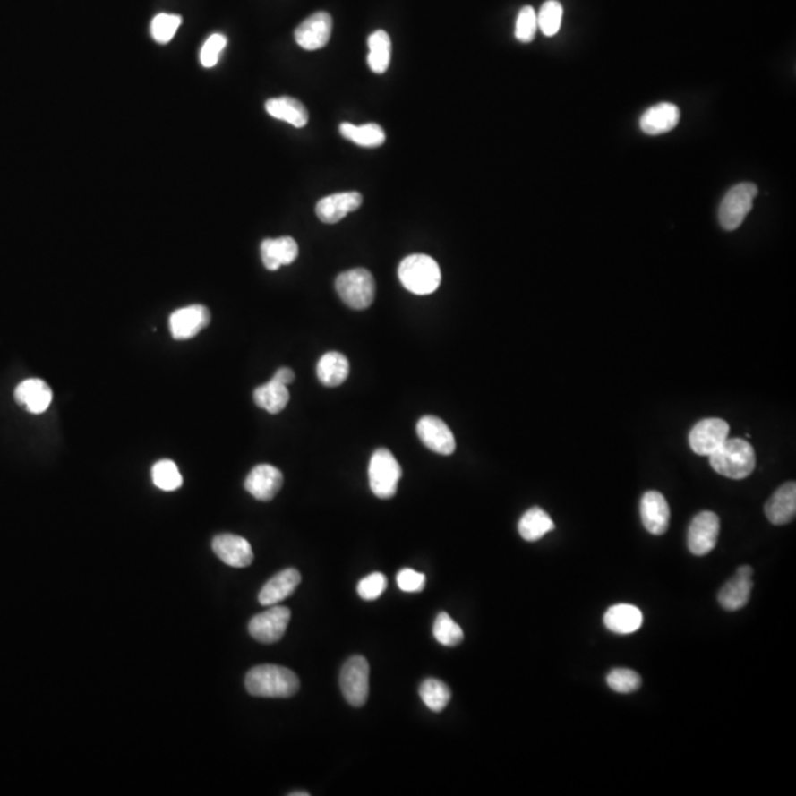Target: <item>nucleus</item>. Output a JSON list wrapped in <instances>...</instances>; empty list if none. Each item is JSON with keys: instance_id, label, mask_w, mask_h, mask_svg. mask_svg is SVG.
I'll list each match as a JSON object with an SVG mask.
<instances>
[{"instance_id": "1", "label": "nucleus", "mask_w": 796, "mask_h": 796, "mask_svg": "<svg viewBox=\"0 0 796 796\" xmlns=\"http://www.w3.org/2000/svg\"><path fill=\"white\" fill-rule=\"evenodd\" d=\"M245 688L252 697L291 698L300 690V680L288 668L260 665L246 674Z\"/></svg>"}, {"instance_id": "2", "label": "nucleus", "mask_w": 796, "mask_h": 796, "mask_svg": "<svg viewBox=\"0 0 796 796\" xmlns=\"http://www.w3.org/2000/svg\"><path fill=\"white\" fill-rule=\"evenodd\" d=\"M708 458L714 471L730 480L747 478L757 463L754 449L742 438H727Z\"/></svg>"}, {"instance_id": "3", "label": "nucleus", "mask_w": 796, "mask_h": 796, "mask_svg": "<svg viewBox=\"0 0 796 796\" xmlns=\"http://www.w3.org/2000/svg\"><path fill=\"white\" fill-rule=\"evenodd\" d=\"M398 278L403 287L416 295H430L441 284V270L432 257L413 254L398 266Z\"/></svg>"}, {"instance_id": "4", "label": "nucleus", "mask_w": 796, "mask_h": 796, "mask_svg": "<svg viewBox=\"0 0 796 796\" xmlns=\"http://www.w3.org/2000/svg\"><path fill=\"white\" fill-rule=\"evenodd\" d=\"M335 288L339 298L353 310L367 309L375 300V279L371 271L362 267L341 273L337 278Z\"/></svg>"}, {"instance_id": "5", "label": "nucleus", "mask_w": 796, "mask_h": 796, "mask_svg": "<svg viewBox=\"0 0 796 796\" xmlns=\"http://www.w3.org/2000/svg\"><path fill=\"white\" fill-rule=\"evenodd\" d=\"M401 478V467L391 451L378 449L372 455L369 463V484L371 490L380 499H391L396 496Z\"/></svg>"}, {"instance_id": "6", "label": "nucleus", "mask_w": 796, "mask_h": 796, "mask_svg": "<svg viewBox=\"0 0 796 796\" xmlns=\"http://www.w3.org/2000/svg\"><path fill=\"white\" fill-rule=\"evenodd\" d=\"M758 195V188L754 184L745 182L730 189L723 198L722 205L718 210L720 225L725 230H736L742 225L748 213L752 210L754 200Z\"/></svg>"}, {"instance_id": "7", "label": "nucleus", "mask_w": 796, "mask_h": 796, "mask_svg": "<svg viewBox=\"0 0 796 796\" xmlns=\"http://www.w3.org/2000/svg\"><path fill=\"white\" fill-rule=\"evenodd\" d=\"M369 663L363 656H353L342 667L339 686L347 702L355 708L366 704L369 697Z\"/></svg>"}, {"instance_id": "8", "label": "nucleus", "mask_w": 796, "mask_h": 796, "mask_svg": "<svg viewBox=\"0 0 796 796\" xmlns=\"http://www.w3.org/2000/svg\"><path fill=\"white\" fill-rule=\"evenodd\" d=\"M289 621H291V611L285 606H276L273 604L270 609H267L266 612L255 615L250 621V634L260 643L279 642L284 638L285 631L288 629Z\"/></svg>"}, {"instance_id": "9", "label": "nucleus", "mask_w": 796, "mask_h": 796, "mask_svg": "<svg viewBox=\"0 0 796 796\" xmlns=\"http://www.w3.org/2000/svg\"><path fill=\"white\" fill-rule=\"evenodd\" d=\"M720 535V518L714 512L698 513L689 526L688 546L693 555L705 556L717 546Z\"/></svg>"}, {"instance_id": "10", "label": "nucleus", "mask_w": 796, "mask_h": 796, "mask_svg": "<svg viewBox=\"0 0 796 796\" xmlns=\"http://www.w3.org/2000/svg\"><path fill=\"white\" fill-rule=\"evenodd\" d=\"M730 426L717 417L704 419L693 426L689 434V444L697 455L711 456L729 438Z\"/></svg>"}, {"instance_id": "11", "label": "nucleus", "mask_w": 796, "mask_h": 796, "mask_svg": "<svg viewBox=\"0 0 796 796\" xmlns=\"http://www.w3.org/2000/svg\"><path fill=\"white\" fill-rule=\"evenodd\" d=\"M211 321L210 310L204 305L193 304L184 309L175 310L171 314L168 325H170V332L173 338L177 341L184 339H191L195 335L200 334L201 330L207 328Z\"/></svg>"}, {"instance_id": "12", "label": "nucleus", "mask_w": 796, "mask_h": 796, "mask_svg": "<svg viewBox=\"0 0 796 796\" xmlns=\"http://www.w3.org/2000/svg\"><path fill=\"white\" fill-rule=\"evenodd\" d=\"M417 437L430 450L438 455L450 456L456 450L455 435L446 422L437 416H424L417 422Z\"/></svg>"}, {"instance_id": "13", "label": "nucleus", "mask_w": 796, "mask_h": 796, "mask_svg": "<svg viewBox=\"0 0 796 796\" xmlns=\"http://www.w3.org/2000/svg\"><path fill=\"white\" fill-rule=\"evenodd\" d=\"M213 551L221 562L234 568L250 567L254 552L248 540L235 534H220L213 540Z\"/></svg>"}, {"instance_id": "14", "label": "nucleus", "mask_w": 796, "mask_h": 796, "mask_svg": "<svg viewBox=\"0 0 796 796\" xmlns=\"http://www.w3.org/2000/svg\"><path fill=\"white\" fill-rule=\"evenodd\" d=\"M332 17L328 13H316L301 22L295 30V40L303 49L319 50L330 42Z\"/></svg>"}, {"instance_id": "15", "label": "nucleus", "mask_w": 796, "mask_h": 796, "mask_svg": "<svg viewBox=\"0 0 796 796\" xmlns=\"http://www.w3.org/2000/svg\"><path fill=\"white\" fill-rule=\"evenodd\" d=\"M752 576H754L752 568L749 565H743L739 568L733 578H730L723 586L722 590L718 593V602L725 611H738L748 603L750 592L754 587Z\"/></svg>"}, {"instance_id": "16", "label": "nucleus", "mask_w": 796, "mask_h": 796, "mask_svg": "<svg viewBox=\"0 0 796 796\" xmlns=\"http://www.w3.org/2000/svg\"><path fill=\"white\" fill-rule=\"evenodd\" d=\"M284 475L271 465H259L246 476L245 490L257 501H269L280 492Z\"/></svg>"}, {"instance_id": "17", "label": "nucleus", "mask_w": 796, "mask_h": 796, "mask_svg": "<svg viewBox=\"0 0 796 796\" xmlns=\"http://www.w3.org/2000/svg\"><path fill=\"white\" fill-rule=\"evenodd\" d=\"M363 196L359 193H339L321 198L316 205L317 218L326 225H334L359 210Z\"/></svg>"}, {"instance_id": "18", "label": "nucleus", "mask_w": 796, "mask_h": 796, "mask_svg": "<svg viewBox=\"0 0 796 796\" xmlns=\"http://www.w3.org/2000/svg\"><path fill=\"white\" fill-rule=\"evenodd\" d=\"M640 515L645 528L654 535L667 533L670 526V506L658 492H645L640 501Z\"/></svg>"}, {"instance_id": "19", "label": "nucleus", "mask_w": 796, "mask_h": 796, "mask_svg": "<svg viewBox=\"0 0 796 796\" xmlns=\"http://www.w3.org/2000/svg\"><path fill=\"white\" fill-rule=\"evenodd\" d=\"M300 583L301 574L294 568H288V569L280 571L279 574L271 577L264 584L259 595L260 604L273 606V604H278L279 602L288 599L291 595H294L295 588L300 586Z\"/></svg>"}, {"instance_id": "20", "label": "nucleus", "mask_w": 796, "mask_h": 796, "mask_svg": "<svg viewBox=\"0 0 796 796\" xmlns=\"http://www.w3.org/2000/svg\"><path fill=\"white\" fill-rule=\"evenodd\" d=\"M764 510L768 521L775 526H784L793 521L796 513V484L791 481L777 488L766 503Z\"/></svg>"}, {"instance_id": "21", "label": "nucleus", "mask_w": 796, "mask_h": 796, "mask_svg": "<svg viewBox=\"0 0 796 796\" xmlns=\"http://www.w3.org/2000/svg\"><path fill=\"white\" fill-rule=\"evenodd\" d=\"M54 394L49 385L45 381L31 378L18 385L15 389V400L20 405L25 406V409L34 415L47 412L52 403Z\"/></svg>"}, {"instance_id": "22", "label": "nucleus", "mask_w": 796, "mask_h": 796, "mask_svg": "<svg viewBox=\"0 0 796 796\" xmlns=\"http://www.w3.org/2000/svg\"><path fill=\"white\" fill-rule=\"evenodd\" d=\"M680 121V109L677 105L670 102L655 105L643 114L640 127L649 136L668 133L676 129Z\"/></svg>"}, {"instance_id": "23", "label": "nucleus", "mask_w": 796, "mask_h": 796, "mask_svg": "<svg viewBox=\"0 0 796 796\" xmlns=\"http://www.w3.org/2000/svg\"><path fill=\"white\" fill-rule=\"evenodd\" d=\"M298 257V244L289 236L264 239L261 244V260L267 270L275 271L282 266L294 263Z\"/></svg>"}, {"instance_id": "24", "label": "nucleus", "mask_w": 796, "mask_h": 796, "mask_svg": "<svg viewBox=\"0 0 796 796\" xmlns=\"http://www.w3.org/2000/svg\"><path fill=\"white\" fill-rule=\"evenodd\" d=\"M603 622L612 633L621 636L636 633L643 624L642 611L633 604H615L604 613Z\"/></svg>"}, {"instance_id": "25", "label": "nucleus", "mask_w": 796, "mask_h": 796, "mask_svg": "<svg viewBox=\"0 0 796 796\" xmlns=\"http://www.w3.org/2000/svg\"><path fill=\"white\" fill-rule=\"evenodd\" d=\"M266 111L276 120L285 121L296 129L304 127L309 123V113L304 105L295 98H273L266 102Z\"/></svg>"}, {"instance_id": "26", "label": "nucleus", "mask_w": 796, "mask_h": 796, "mask_svg": "<svg viewBox=\"0 0 796 796\" xmlns=\"http://www.w3.org/2000/svg\"><path fill=\"white\" fill-rule=\"evenodd\" d=\"M350 363L338 351H330L317 363V378L325 387H338L348 378Z\"/></svg>"}, {"instance_id": "27", "label": "nucleus", "mask_w": 796, "mask_h": 796, "mask_svg": "<svg viewBox=\"0 0 796 796\" xmlns=\"http://www.w3.org/2000/svg\"><path fill=\"white\" fill-rule=\"evenodd\" d=\"M518 530L526 542H537L547 533L555 530V522L552 521L549 513L544 512L543 509L531 508L522 515L521 521L518 524Z\"/></svg>"}, {"instance_id": "28", "label": "nucleus", "mask_w": 796, "mask_h": 796, "mask_svg": "<svg viewBox=\"0 0 796 796\" xmlns=\"http://www.w3.org/2000/svg\"><path fill=\"white\" fill-rule=\"evenodd\" d=\"M367 45H369V55H367L369 67L376 74H384L388 67H389V61H391V39H389V34L384 31V30H378V31L369 36Z\"/></svg>"}, {"instance_id": "29", "label": "nucleus", "mask_w": 796, "mask_h": 796, "mask_svg": "<svg viewBox=\"0 0 796 796\" xmlns=\"http://www.w3.org/2000/svg\"><path fill=\"white\" fill-rule=\"evenodd\" d=\"M255 405L266 410V412L276 415L280 413L287 407L289 403V391L287 385L279 384L275 380L269 381L267 384L261 385L254 391Z\"/></svg>"}, {"instance_id": "30", "label": "nucleus", "mask_w": 796, "mask_h": 796, "mask_svg": "<svg viewBox=\"0 0 796 796\" xmlns=\"http://www.w3.org/2000/svg\"><path fill=\"white\" fill-rule=\"evenodd\" d=\"M339 132L344 138L348 139L355 145L364 146V148H376V146L384 145L385 138H387L384 129L375 123L364 125L342 123Z\"/></svg>"}, {"instance_id": "31", "label": "nucleus", "mask_w": 796, "mask_h": 796, "mask_svg": "<svg viewBox=\"0 0 796 796\" xmlns=\"http://www.w3.org/2000/svg\"><path fill=\"white\" fill-rule=\"evenodd\" d=\"M419 695H421L424 704L434 713H441L451 699L449 686L437 679L425 680L419 688Z\"/></svg>"}, {"instance_id": "32", "label": "nucleus", "mask_w": 796, "mask_h": 796, "mask_svg": "<svg viewBox=\"0 0 796 796\" xmlns=\"http://www.w3.org/2000/svg\"><path fill=\"white\" fill-rule=\"evenodd\" d=\"M152 481H154L155 487H158L163 492H175L184 484L179 467L168 458L159 460L152 466Z\"/></svg>"}, {"instance_id": "33", "label": "nucleus", "mask_w": 796, "mask_h": 796, "mask_svg": "<svg viewBox=\"0 0 796 796\" xmlns=\"http://www.w3.org/2000/svg\"><path fill=\"white\" fill-rule=\"evenodd\" d=\"M432 633H434L435 640L442 646L455 647L463 642V629L446 612L438 613L434 627H432Z\"/></svg>"}, {"instance_id": "34", "label": "nucleus", "mask_w": 796, "mask_h": 796, "mask_svg": "<svg viewBox=\"0 0 796 796\" xmlns=\"http://www.w3.org/2000/svg\"><path fill=\"white\" fill-rule=\"evenodd\" d=\"M563 8L558 0H547L543 4L540 13H537L538 29L547 38L558 34L562 25Z\"/></svg>"}, {"instance_id": "35", "label": "nucleus", "mask_w": 796, "mask_h": 796, "mask_svg": "<svg viewBox=\"0 0 796 796\" xmlns=\"http://www.w3.org/2000/svg\"><path fill=\"white\" fill-rule=\"evenodd\" d=\"M606 681H608V686L612 689L613 692L622 693V695L636 692L642 686V679H640L638 672H633V670H627V668L612 670V672H609Z\"/></svg>"}, {"instance_id": "36", "label": "nucleus", "mask_w": 796, "mask_h": 796, "mask_svg": "<svg viewBox=\"0 0 796 796\" xmlns=\"http://www.w3.org/2000/svg\"><path fill=\"white\" fill-rule=\"evenodd\" d=\"M182 24V17L171 13H158L150 22V34L155 42L168 43L175 38Z\"/></svg>"}, {"instance_id": "37", "label": "nucleus", "mask_w": 796, "mask_h": 796, "mask_svg": "<svg viewBox=\"0 0 796 796\" xmlns=\"http://www.w3.org/2000/svg\"><path fill=\"white\" fill-rule=\"evenodd\" d=\"M537 30V13L531 6H524L518 13L515 38L522 43L533 42Z\"/></svg>"}, {"instance_id": "38", "label": "nucleus", "mask_w": 796, "mask_h": 796, "mask_svg": "<svg viewBox=\"0 0 796 796\" xmlns=\"http://www.w3.org/2000/svg\"><path fill=\"white\" fill-rule=\"evenodd\" d=\"M387 584L384 574L373 572L371 576L360 579V583L357 584V593L363 601H376L384 595Z\"/></svg>"}, {"instance_id": "39", "label": "nucleus", "mask_w": 796, "mask_h": 796, "mask_svg": "<svg viewBox=\"0 0 796 796\" xmlns=\"http://www.w3.org/2000/svg\"><path fill=\"white\" fill-rule=\"evenodd\" d=\"M226 45H227V39L223 34L216 33L213 36H210L205 40L204 47L201 49V64L205 68H213L218 63L221 52L225 49Z\"/></svg>"}, {"instance_id": "40", "label": "nucleus", "mask_w": 796, "mask_h": 796, "mask_svg": "<svg viewBox=\"0 0 796 796\" xmlns=\"http://www.w3.org/2000/svg\"><path fill=\"white\" fill-rule=\"evenodd\" d=\"M397 584L406 593L422 592L425 587V576L410 568H405L397 574Z\"/></svg>"}, {"instance_id": "41", "label": "nucleus", "mask_w": 796, "mask_h": 796, "mask_svg": "<svg viewBox=\"0 0 796 796\" xmlns=\"http://www.w3.org/2000/svg\"><path fill=\"white\" fill-rule=\"evenodd\" d=\"M271 380H275L276 382H279V384H284L288 387V385L295 380V373H294V371L289 369V367H280L279 371H276L275 376H273Z\"/></svg>"}, {"instance_id": "42", "label": "nucleus", "mask_w": 796, "mask_h": 796, "mask_svg": "<svg viewBox=\"0 0 796 796\" xmlns=\"http://www.w3.org/2000/svg\"><path fill=\"white\" fill-rule=\"evenodd\" d=\"M289 795H291V796H309L310 793L309 792H292V793H289Z\"/></svg>"}]
</instances>
